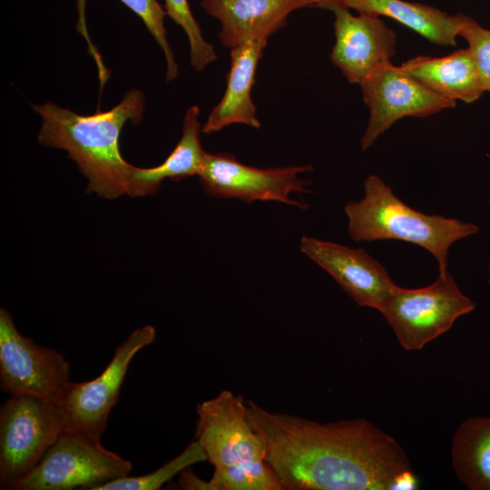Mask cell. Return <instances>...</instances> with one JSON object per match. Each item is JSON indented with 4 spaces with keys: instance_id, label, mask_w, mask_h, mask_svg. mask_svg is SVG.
I'll use <instances>...</instances> for the list:
<instances>
[{
    "instance_id": "cell-1",
    "label": "cell",
    "mask_w": 490,
    "mask_h": 490,
    "mask_svg": "<svg viewBox=\"0 0 490 490\" xmlns=\"http://www.w3.org/2000/svg\"><path fill=\"white\" fill-rule=\"evenodd\" d=\"M283 490H395L412 470L404 449L367 419L319 423L247 401Z\"/></svg>"
},
{
    "instance_id": "cell-2",
    "label": "cell",
    "mask_w": 490,
    "mask_h": 490,
    "mask_svg": "<svg viewBox=\"0 0 490 490\" xmlns=\"http://www.w3.org/2000/svg\"><path fill=\"white\" fill-rule=\"evenodd\" d=\"M42 118L41 144L63 149L88 179L87 192L106 199L130 195L133 167L122 156L120 135L124 124L142 121L144 97L132 89L106 112L80 115L56 103L34 105Z\"/></svg>"
},
{
    "instance_id": "cell-3",
    "label": "cell",
    "mask_w": 490,
    "mask_h": 490,
    "mask_svg": "<svg viewBox=\"0 0 490 490\" xmlns=\"http://www.w3.org/2000/svg\"><path fill=\"white\" fill-rule=\"evenodd\" d=\"M365 196L349 201L344 211L348 231L355 241L398 240L420 246L437 260L439 273L447 271V255L456 240L478 232L474 223L417 211L399 198L378 176L364 182Z\"/></svg>"
},
{
    "instance_id": "cell-4",
    "label": "cell",
    "mask_w": 490,
    "mask_h": 490,
    "mask_svg": "<svg viewBox=\"0 0 490 490\" xmlns=\"http://www.w3.org/2000/svg\"><path fill=\"white\" fill-rule=\"evenodd\" d=\"M131 470L132 463L103 447L100 439L63 431L14 490H96Z\"/></svg>"
},
{
    "instance_id": "cell-5",
    "label": "cell",
    "mask_w": 490,
    "mask_h": 490,
    "mask_svg": "<svg viewBox=\"0 0 490 490\" xmlns=\"http://www.w3.org/2000/svg\"><path fill=\"white\" fill-rule=\"evenodd\" d=\"M63 431L60 414L51 400L11 396L0 410V488L14 490Z\"/></svg>"
},
{
    "instance_id": "cell-6",
    "label": "cell",
    "mask_w": 490,
    "mask_h": 490,
    "mask_svg": "<svg viewBox=\"0 0 490 490\" xmlns=\"http://www.w3.org/2000/svg\"><path fill=\"white\" fill-rule=\"evenodd\" d=\"M475 308L446 271L424 288L397 286L379 312L400 345L407 350H416L448 331L459 317Z\"/></svg>"
},
{
    "instance_id": "cell-7",
    "label": "cell",
    "mask_w": 490,
    "mask_h": 490,
    "mask_svg": "<svg viewBox=\"0 0 490 490\" xmlns=\"http://www.w3.org/2000/svg\"><path fill=\"white\" fill-rule=\"evenodd\" d=\"M155 338L156 330L151 325L136 328L116 348L101 375L84 382L68 381L62 387L51 401L58 409L64 431L101 439L132 359Z\"/></svg>"
},
{
    "instance_id": "cell-8",
    "label": "cell",
    "mask_w": 490,
    "mask_h": 490,
    "mask_svg": "<svg viewBox=\"0 0 490 490\" xmlns=\"http://www.w3.org/2000/svg\"><path fill=\"white\" fill-rule=\"evenodd\" d=\"M313 171L309 164L260 169L240 162L232 154L205 152L198 173L204 191L219 198H237L248 204L255 201H275L306 209L291 192L309 191V181L299 174Z\"/></svg>"
},
{
    "instance_id": "cell-9",
    "label": "cell",
    "mask_w": 490,
    "mask_h": 490,
    "mask_svg": "<svg viewBox=\"0 0 490 490\" xmlns=\"http://www.w3.org/2000/svg\"><path fill=\"white\" fill-rule=\"evenodd\" d=\"M70 365L53 348L37 345L16 328L11 313L0 309V387L11 396L52 400L69 381Z\"/></svg>"
},
{
    "instance_id": "cell-10",
    "label": "cell",
    "mask_w": 490,
    "mask_h": 490,
    "mask_svg": "<svg viewBox=\"0 0 490 490\" xmlns=\"http://www.w3.org/2000/svg\"><path fill=\"white\" fill-rule=\"evenodd\" d=\"M359 86L369 110L362 151L404 117L424 118L456 104L431 92L392 62L377 69Z\"/></svg>"
},
{
    "instance_id": "cell-11",
    "label": "cell",
    "mask_w": 490,
    "mask_h": 490,
    "mask_svg": "<svg viewBox=\"0 0 490 490\" xmlns=\"http://www.w3.org/2000/svg\"><path fill=\"white\" fill-rule=\"evenodd\" d=\"M195 440L214 466L265 459L263 442L250 420L240 394L222 390L196 407Z\"/></svg>"
},
{
    "instance_id": "cell-12",
    "label": "cell",
    "mask_w": 490,
    "mask_h": 490,
    "mask_svg": "<svg viewBox=\"0 0 490 490\" xmlns=\"http://www.w3.org/2000/svg\"><path fill=\"white\" fill-rule=\"evenodd\" d=\"M318 7L334 14L336 42L329 57L350 83L360 84L391 62L397 36L380 16L353 15L340 0H323Z\"/></svg>"
},
{
    "instance_id": "cell-13",
    "label": "cell",
    "mask_w": 490,
    "mask_h": 490,
    "mask_svg": "<svg viewBox=\"0 0 490 490\" xmlns=\"http://www.w3.org/2000/svg\"><path fill=\"white\" fill-rule=\"evenodd\" d=\"M299 248L361 307L379 311L397 287L386 269L362 249L306 236Z\"/></svg>"
},
{
    "instance_id": "cell-14",
    "label": "cell",
    "mask_w": 490,
    "mask_h": 490,
    "mask_svg": "<svg viewBox=\"0 0 490 490\" xmlns=\"http://www.w3.org/2000/svg\"><path fill=\"white\" fill-rule=\"evenodd\" d=\"M323 0H201L200 5L220 21V44L233 48L249 39L267 40L285 26L288 16Z\"/></svg>"
},
{
    "instance_id": "cell-15",
    "label": "cell",
    "mask_w": 490,
    "mask_h": 490,
    "mask_svg": "<svg viewBox=\"0 0 490 490\" xmlns=\"http://www.w3.org/2000/svg\"><path fill=\"white\" fill-rule=\"evenodd\" d=\"M267 40L249 39L230 49V67L227 87L220 103L209 114L201 131L206 134L218 132L234 123L259 129L251 98L255 73Z\"/></svg>"
},
{
    "instance_id": "cell-16",
    "label": "cell",
    "mask_w": 490,
    "mask_h": 490,
    "mask_svg": "<svg viewBox=\"0 0 490 490\" xmlns=\"http://www.w3.org/2000/svg\"><path fill=\"white\" fill-rule=\"evenodd\" d=\"M400 67L431 92L456 103H473L487 92L468 47L442 57L417 55Z\"/></svg>"
},
{
    "instance_id": "cell-17",
    "label": "cell",
    "mask_w": 490,
    "mask_h": 490,
    "mask_svg": "<svg viewBox=\"0 0 490 490\" xmlns=\"http://www.w3.org/2000/svg\"><path fill=\"white\" fill-rule=\"evenodd\" d=\"M358 14L387 16L438 45H456L466 15H449L434 6L405 0H340Z\"/></svg>"
},
{
    "instance_id": "cell-18",
    "label": "cell",
    "mask_w": 490,
    "mask_h": 490,
    "mask_svg": "<svg viewBox=\"0 0 490 490\" xmlns=\"http://www.w3.org/2000/svg\"><path fill=\"white\" fill-rule=\"evenodd\" d=\"M200 110L193 105L186 112L181 137L166 160L152 168L133 167L132 174V197L152 195L162 181H180L198 175L205 152L201 143Z\"/></svg>"
},
{
    "instance_id": "cell-19",
    "label": "cell",
    "mask_w": 490,
    "mask_h": 490,
    "mask_svg": "<svg viewBox=\"0 0 490 490\" xmlns=\"http://www.w3.org/2000/svg\"><path fill=\"white\" fill-rule=\"evenodd\" d=\"M451 459L458 480L470 490H490V417H469L452 438Z\"/></svg>"
},
{
    "instance_id": "cell-20",
    "label": "cell",
    "mask_w": 490,
    "mask_h": 490,
    "mask_svg": "<svg viewBox=\"0 0 490 490\" xmlns=\"http://www.w3.org/2000/svg\"><path fill=\"white\" fill-rule=\"evenodd\" d=\"M210 482L212 490H283L266 459L216 466Z\"/></svg>"
},
{
    "instance_id": "cell-21",
    "label": "cell",
    "mask_w": 490,
    "mask_h": 490,
    "mask_svg": "<svg viewBox=\"0 0 490 490\" xmlns=\"http://www.w3.org/2000/svg\"><path fill=\"white\" fill-rule=\"evenodd\" d=\"M207 460L197 440L191 442L184 450L153 472L138 476L125 475L110 481L96 490H158L191 466Z\"/></svg>"
},
{
    "instance_id": "cell-22",
    "label": "cell",
    "mask_w": 490,
    "mask_h": 490,
    "mask_svg": "<svg viewBox=\"0 0 490 490\" xmlns=\"http://www.w3.org/2000/svg\"><path fill=\"white\" fill-rule=\"evenodd\" d=\"M164 9L186 34L190 43L191 64L196 71L205 69L217 59L213 45L207 42L194 18L188 0H164Z\"/></svg>"
},
{
    "instance_id": "cell-23",
    "label": "cell",
    "mask_w": 490,
    "mask_h": 490,
    "mask_svg": "<svg viewBox=\"0 0 490 490\" xmlns=\"http://www.w3.org/2000/svg\"><path fill=\"white\" fill-rule=\"evenodd\" d=\"M120 1L139 16L148 29L149 33L153 36L154 40L162 50L167 64L165 80L169 82L176 78L178 75L179 67L166 36L164 19L167 13L165 9L158 3L157 0ZM84 2L85 0H78L80 12L83 8Z\"/></svg>"
},
{
    "instance_id": "cell-24",
    "label": "cell",
    "mask_w": 490,
    "mask_h": 490,
    "mask_svg": "<svg viewBox=\"0 0 490 490\" xmlns=\"http://www.w3.org/2000/svg\"><path fill=\"white\" fill-rule=\"evenodd\" d=\"M459 36L467 42L487 92H490V30L481 26L473 17L466 15Z\"/></svg>"
},
{
    "instance_id": "cell-25",
    "label": "cell",
    "mask_w": 490,
    "mask_h": 490,
    "mask_svg": "<svg viewBox=\"0 0 490 490\" xmlns=\"http://www.w3.org/2000/svg\"><path fill=\"white\" fill-rule=\"evenodd\" d=\"M179 485L181 488L188 490H212L210 480L201 479L188 468L180 474Z\"/></svg>"
}]
</instances>
